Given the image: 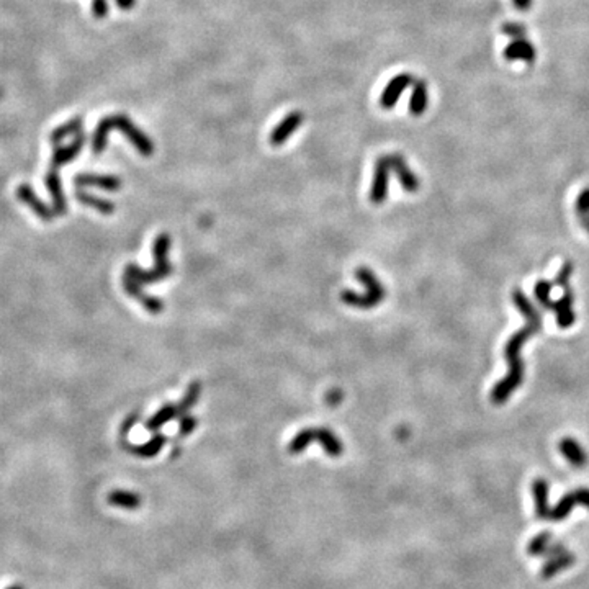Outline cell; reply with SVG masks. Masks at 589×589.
<instances>
[{
	"mask_svg": "<svg viewBox=\"0 0 589 589\" xmlns=\"http://www.w3.org/2000/svg\"><path fill=\"white\" fill-rule=\"evenodd\" d=\"M511 297L514 305L518 306L520 313L524 314V318L527 319V324L522 330L514 332L506 343L505 357L507 360V365H509V372H507V375L501 382L494 385L493 391H491V401H493L494 404L505 403L512 393L522 385L524 370H526L524 367H526V364H524V360L520 358V349L527 343L529 337L539 334L542 331V313L532 305V301L524 294L522 290L514 288Z\"/></svg>",
	"mask_w": 589,
	"mask_h": 589,
	"instance_id": "obj_1",
	"label": "cell"
},
{
	"mask_svg": "<svg viewBox=\"0 0 589 589\" xmlns=\"http://www.w3.org/2000/svg\"><path fill=\"white\" fill-rule=\"evenodd\" d=\"M112 130L122 131L128 139L131 141L136 151L143 156H151L154 152V144L149 136L141 131L138 126L131 122L126 115H110L100 119L95 131L92 136V151L93 154H102L106 148V141H108V135Z\"/></svg>",
	"mask_w": 589,
	"mask_h": 589,
	"instance_id": "obj_2",
	"label": "cell"
},
{
	"mask_svg": "<svg viewBox=\"0 0 589 589\" xmlns=\"http://www.w3.org/2000/svg\"><path fill=\"white\" fill-rule=\"evenodd\" d=\"M356 277L365 285L367 290L364 294L352 292V290H344V292L340 293V298H343L345 305L360 310H370L383 301V298H385V287H383L382 281L377 279V275H375L370 268H357Z\"/></svg>",
	"mask_w": 589,
	"mask_h": 589,
	"instance_id": "obj_3",
	"label": "cell"
},
{
	"mask_svg": "<svg viewBox=\"0 0 589 589\" xmlns=\"http://www.w3.org/2000/svg\"><path fill=\"white\" fill-rule=\"evenodd\" d=\"M314 441H318L319 443H321L324 452H326V454H330L331 457L343 455V452H344L343 442H340L339 439H337L336 435L332 434V430L324 429V428L300 430V432H298L292 439V442L288 443V452L293 455L301 454V452H305L306 449H308L310 443L314 442Z\"/></svg>",
	"mask_w": 589,
	"mask_h": 589,
	"instance_id": "obj_4",
	"label": "cell"
},
{
	"mask_svg": "<svg viewBox=\"0 0 589 589\" xmlns=\"http://www.w3.org/2000/svg\"><path fill=\"white\" fill-rule=\"evenodd\" d=\"M390 164H388V157L382 156L375 164V174L372 189H370V200L372 203L380 205L386 200L388 196V178H390Z\"/></svg>",
	"mask_w": 589,
	"mask_h": 589,
	"instance_id": "obj_5",
	"label": "cell"
},
{
	"mask_svg": "<svg viewBox=\"0 0 589 589\" xmlns=\"http://www.w3.org/2000/svg\"><path fill=\"white\" fill-rule=\"evenodd\" d=\"M414 82V78L411 74H398L396 78H393L390 82L386 84L385 91H383L382 97H380V105L385 110H391L393 106L398 104L401 93Z\"/></svg>",
	"mask_w": 589,
	"mask_h": 589,
	"instance_id": "obj_6",
	"label": "cell"
},
{
	"mask_svg": "<svg viewBox=\"0 0 589 589\" xmlns=\"http://www.w3.org/2000/svg\"><path fill=\"white\" fill-rule=\"evenodd\" d=\"M563 290H565V292H563V297L558 301L550 303L548 310H553L555 313H557L558 326H560L562 330H568L571 324L576 321V314L573 311L575 294H573V292H571L570 285Z\"/></svg>",
	"mask_w": 589,
	"mask_h": 589,
	"instance_id": "obj_7",
	"label": "cell"
},
{
	"mask_svg": "<svg viewBox=\"0 0 589 589\" xmlns=\"http://www.w3.org/2000/svg\"><path fill=\"white\" fill-rule=\"evenodd\" d=\"M16 196H19L21 203L28 205V207L33 210V213H35L36 216H40L43 221H46V223H49V221H53L54 218H56V213L41 202L40 196H36V194L33 192V189L28 185V183H21V185H19V189H16Z\"/></svg>",
	"mask_w": 589,
	"mask_h": 589,
	"instance_id": "obj_8",
	"label": "cell"
},
{
	"mask_svg": "<svg viewBox=\"0 0 589 589\" xmlns=\"http://www.w3.org/2000/svg\"><path fill=\"white\" fill-rule=\"evenodd\" d=\"M303 122H305V115L301 112L288 113L287 117L281 119L279 125L272 130L270 138H268L272 146H281V144L298 130V126H301Z\"/></svg>",
	"mask_w": 589,
	"mask_h": 589,
	"instance_id": "obj_9",
	"label": "cell"
},
{
	"mask_svg": "<svg viewBox=\"0 0 589 589\" xmlns=\"http://www.w3.org/2000/svg\"><path fill=\"white\" fill-rule=\"evenodd\" d=\"M123 288H125V292L130 294V297L136 298V300H138L141 305H143L144 308L149 311V313L157 314V313H161L162 310H164V303H162L161 298L151 297V294L144 293L138 281L130 279V277L125 275V274H123Z\"/></svg>",
	"mask_w": 589,
	"mask_h": 589,
	"instance_id": "obj_10",
	"label": "cell"
},
{
	"mask_svg": "<svg viewBox=\"0 0 589 589\" xmlns=\"http://www.w3.org/2000/svg\"><path fill=\"white\" fill-rule=\"evenodd\" d=\"M388 164H390V169L393 172L396 174V177H398V181L401 183V187H403L406 192H416L419 189V178L413 174V170L409 169V165L406 164V161L403 159V156L401 154H388Z\"/></svg>",
	"mask_w": 589,
	"mask_h": 589,
	"instance_id": "obj_11",
	"label": "cell"
},
{
	"mask_svg": "<svg viewBox=\"0 0 589 589\" xmlns=\"http://www.w3.org/2000/svg\"><path fill=\"white\" fill-rule=\"evenodd\" d=\"M85 143V135L84 131H80L79 135H76V139L72 141L71 144H67V146H58L54 149L53 157H51V168L49 169H59L62 168V165L69 164L76 159V157L79 156V152L82 151Z\"/></svg>",
	"mask_w": 589,
	"mask_h": 589,
	"instance_id": "obj_12",
	"label": "cell"
},
{
	"mask_svg": "<svg viewBox=\"0 0 589 589\" xmlns=\"http://www.w3.org/2000/svg\"><path fill=\"white\" fill-rule=\"evenodd\" d=\"M165 442H168V439H165V435L157 434L152 439H149L146 443H130L126 441V437H122V447L126 452H130V454L143 457V459H151V457H156L159 452L164 449Z\"/></svg>",
	"mask_w": 589,
	"mask_h": 589,
	"instance_id": "obj_13",
	"label": "cell"
},
{
	"mask_svg": "<svg viewBox=\"0 0 589 589\" xmlns=\"http://www.w3.org/2000/svg\"><path fill=\"white\" fill-rule=\"evenodd\" d=\"M45 182H46V189H48L51 195V200H53V211L56 213V216L66 215L67 202H66V196H64L61 178H59L58 170L49 169L48 174H46Z\"/></svg>",
	"mask_w": 589,
	"mask_h": 589,
	"instance_id": "obj_14",
	"label": "cell"
},
{
	"mask_svg": "<svg viewBox=\"0 0 589 589\" xmlns=\"http://www.w3.org/2000/svg\"><path fill=\"white\" fill-rule=\"evenodd\" d=\"M74 183L79 187H97L106 192H117L122 189V181L115 176H98V174H79L74 177Z\"/></svg>",
	"mask_w": 589,
	"mask_h": 589,
	"instance_id": "obj_15",
	"label": "cell"
},
{
	"mask_svg": "<svg viewBox=\"0 0 589 589\" xmlns=\"http://www.w3.org/2000/svg\"><path fill=\"white\" fill-rule=\"evenodd\" d=\"M505 59L507 61H526V62H533L537 58V51L533 48L531 41L524 40H514L505 48Z\"/></svg>",
	"mask_w": 589,
	"mask_h": 589,
	"instance_id": "obj_16",
	"label": "cell"
},
{
	"mask_svg": "<svg viewBox=\"0 0 589 589\" xmlns=\"http://www.w3.org/2000/svg\"><path fill=\"white\" fill-rule=\"evenodd\" d=\"M429 104V95H428V85L424 80H416L413 87L411 98H409V113L414 117H419L426 112Z\"/></svg>",
	"mask_w": 589,
	"mask_h": 589,
	"instance_id": "obj_17",
	"label": "cell"
},
{
	"mask_svg": "<svg viewBox=\"0 0 589 589\" xmlns=\"http://www.w3.org/2000/svg\"><path fill=\"white\" fill-rule=\"evenodd\" d=\"M177 416H178L177 404H172V403L164 404V406H162L159 411H157L156 414H152V416L146 421V429L151 430V432H157V430H159L162 426H165L168 422L176 419Z\"/></svg>",
	"mask_w": 589,
	"mask_h": 589,
	"instance_id": "obj_18",
	"label": "cell"
},
{
	"mask_svg": "<svg viewBox=\"0 0 589 589\" xmlns=\"http://www.w3.org/2000/svg\"><path fill=\"white\" fill-rule=\"evenodd\" d=\"M76 198H78V202H80L85 207H91L93 210H97L98 213H102V215H113L115 211V205L113 202H110V200L100 198V196L87 194V192L79 190L76 192Z\"/></svg>",
	"mask_w": 589,
	"mask_h": 589,
	"instance_id": "obj_19",
	"label": "cell"
},
{
	"mask_svg": "<svg viewBox=\"0 0 589 589\" xmlns=\"http://www.w3.org/2000/svg\"><path fill=\"white\" fill-rule=\"evenodd\" d=\"M108 505L117 506V507H123V509H138L141 506V498L139 494L133 493V491H125V489H117L112 491V493L108 494Z\"/></svg>",
	"mask_w": 589,
	"mask_h": 589,
	"instance_id": "obj_20",
	"label": "cell"
},
{
	"mask_svg": "<svg viewBox=\"0 0 589 589\" xmlns=\"http://www.w3.org/2000/svg\"><path fill=\"white\" fill-rule=\"evenodd\" d=\"M82 128H84V118L82 117H74L72 119H69L67 123H64V125L56 128V130L51 133L49 141L53 144H56V146H59V144H61L62 141L67 138V136L79 135L80 131H82Z\"/></svg>",
	"mask_w": 589,
	"mask_h": 589,
	"instance_id": "obj_21",
	"label": "cell"
},
{
	"mask_svg": "<svg viewBox=\"0 0 589 589\" xmlns=\"http://www.w3.org/2000/svg\"><path fill=\"white\" fill-rule=\"evenodd\" d=\"M560 452L576 467H581L586 463V454H584L581 446L573 439H563L560 442Z\"/></svg>",
	"mask_w": 589,
	"mask_h": 589,
	"instance_id": "obj_22",
	"label": "cell"
},
{
	"mask_svg": "<svg viewBox=\"0 0 589 589\" xmlns=\"http://www.w3.org/2000/svg\"><path fill=\"white\" fill-rule=\"evenodd\" d=\"M200 395H202V383L200 382H192L189 388H187V393L183 395V398L181 403L177 404V411H178V417L183 416V414L189 413V409L194 406L196 401L200 400Z\"/></svg>",
	"mask_w": 589,
	"mask_h": 589,
	"instance_id": "obj_23",
	"label": "cell"
},
{
	"mask_svg": "<svg viewBox=\"0 0 589 589\" xmlns=\"http://www.w3.org/2000/svg\"><path fill=\"white\" fill-rule=\"evenodd\" d=\"M552 287H553L552 281H547V280H539L535 284V287H533V293H535L537 301H539L545 310H548L550 303H552V298H550Z\"/></svg>",
	"mask_w": 589,
	"mask_h": 589,
	"instance_id": "obj_24",
	"label": "cell"
},
{
	"mask_svg": "<svg viewBox=\"0 0 589 589\" xmlns=\"http://www.w3.org/2000/svg\"><path fill=\"white\" fill-rule=\"evenodd\" d=\"M501 32L509 38H512V40H524L527 35L526 25L522 23H505L501 27Z\"/></svg>",
	"mask_w": 589,
	"mask_h": 589,
	"instance_id": "obj_25",
	"label": "cell"
},
{
	"mask_svg": "<svg viewBox=\"0 0 589 589\" xmlns=\"http://www.w3.org/2000/svg\"><path fill=\"white\" fill-rule=\"evenodd\" d=\"M196 426H198L196 417L190 416L189 413L183 414V416H181V422H178V437H187V435H190L195 430Z\"/></svg>",
	"mask_w": 589,
	"mask_h": 589,
	"instance_id": "obj_26",
	"label": "cell"
},
{
	"mask_svg": "<svg viewBox=\"0 0 589 589\" xmlns=\"http://www.w3.org/2000/svg\"><path fill=\"white\" fill-rule=\"evenodd\" d=\"M571 272H573V264L570 262V260H566L565 264H563L562 266V268H560V272H558V275H557V279H555L552 284L553 285H558V287H568L570 285V277H571Z\"/></svg>",
	"mask_w": 589,
	"mask_h": 589,
	"instance_id": "obj_27",
	"label": "cell"
},
{
	"mask_svg": "<svg viewBox=\"0 0 589 589\" xmlns=\"http://www.w3.org/2000/svg\"><path fill=\"white\" fill-rule=\"evenodd\" d=\"M576 213L579 218L589 216V189H584L576 202Z\"/></svg>",
	"mask_w": 589,
	"mask_h": 589,
	"instance_id": "obj_28",
	"label": "cell"
},
{
	"mask_svg": "<svg viewBox=\"0 0 589 589\" xmlns=\"http://www.w3.org/2000/svg\"><path fill=\"white\" fill-rule=\"evenodd\" d=\"M92 14L98 20L105 19L108 15V0H92Z\"/></svg>",
	"mask_w": 589,
	"mask_h": 589,
	"instance_id": "obj_29",
	"label": "cell"
},
{
	"mask_svg": "<svg viewBox=\"0 0 589 589\" xmlns=\"http://www.w3.org/2000/svg\"><path fill=\"white\" fill-rule=\"evenodd\" d=\"M512 3H514V7L518 8L520 12H526L531 8L532 5V0H512Z\"/></svg>",
	"mask_w": 589,
	"mask_h": 589,
	"instance_id": "obj_30",
	"label": "cell"
},
{
	"mask_svg": "<svg viewBox=\"0 0 589 589\" xmlns=\"http://www.w3.org/2000/svg\"><path fill=\"white\" fill-rule=\"evenodd\" d=\"M115 2L122 10H131L136 5V0H115Z\"/></svg>",
	"mask_w": 589,
	"mask_h": 589,
	"instance_id": "obj_31",
	"label": "cell"
},
{
	"mask_svg": "<svg viewBox=\"0 0 589 589\" xmlns=\"http://www.w3.org/2000/svg\"><path fill=\"white\" fill-rule=\"evenodd\" d=\"M7 589H23V586H20V584H14V586L7 588Z\"/></svg>",
	"mask_w": 589,
	"mask_h": 589,
	"instance_id": "obj_32",
	"label": "cell"
}]
</instances>
